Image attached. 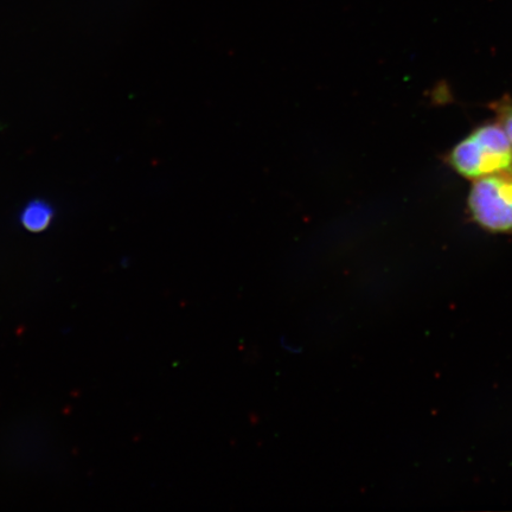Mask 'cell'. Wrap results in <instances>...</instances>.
<instances>
[{
	"instance_id": "cell-4",
	"label": "cell",
	"mask_w": 512,
	"mask_h": 512,
	"mask_svg": "<svg viewBox=\"0 0 512 512\" xmlns=\"http://www.w3.org/2000/svg\"><path fill=\"white\" fill-rule=\"evenodd\" d=\"M499 123H501V127L505 134H507L512 146V104L501 108V111H499Z\"/></svg>"
},
{
	"instance_id": "cell-1",
	"label": "cell",
	"mask_w": 512,
	"mask_h": 512,
	"mask_svg": "<svg viewBox=\"0 0 512 512\" xmlns=\"http://www.w3.org/2000/svg\"><path fill=\"white\" fill-rule=\"evenodd\" d=\"M460 176L472 181L512 172V146L501 125H484L471 132L448 155Z\"/></svg>"
},
{
	"instance_id": "cell-3",
	"label": "cell",
	"mask_w": 512,
	"mask_h": 512,
	"mask_svg": "<svg viewBox=\"0 0 512 512\" xmlns=\"http://www.w3.org/2000/svg\"><path fill=\"white\" fill-rule=\"evenodd\" d=\"M53 209L46 202L34 201L28 204L22 213V223L30 232H42L53 220Z\"/></svg>"
},
{
	"instance_id": "cell-2",
	"label": "cell",
	"mask_w": 512,
	"mask_h": 512,
	"mask_svg": "<svg viewBox=\"0 0 512 512\" xmlns=\"http://www.w3.org/2000/svg\"><path fill=\"white\" fill-rule=\"evenodd\" d=\"M469 210L478 226L491 233H512V172L473 182Z\"/></svg>"
}]
</instances>
